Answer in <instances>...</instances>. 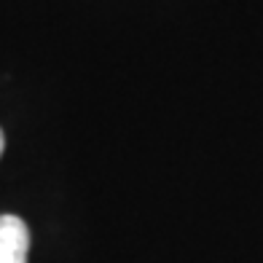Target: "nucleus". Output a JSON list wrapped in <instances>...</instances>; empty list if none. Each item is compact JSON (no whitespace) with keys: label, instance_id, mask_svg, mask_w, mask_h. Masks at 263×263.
<instances>
[{"label":"nucleus","instance_id":"nucleus-2","mask_svg":"<svg viewBox=\"0 0 263 263\" xmlns=\"http://www.w3.org/2000/svg\"><path fill=\"white\" fill-rule=\"evenodd\" d=\"M3 148H6V137H3V132H0V156H3Z\"/></svg>","mask_w":263,"mask_h":263},{"label":"nucleus","instance_id":"nucleus-1","mask_svg":"<svg viewBox=\"0 0 263 263\" xmlns=\"http://www.w3.org/2000/svg\"><path fill=\"white\" fill-rule=\"evenodd\" d=\"M30 229L16 215H0V263H27Z\"/></svg>","mask_w":263,"mask_h":263}]
</instances>
